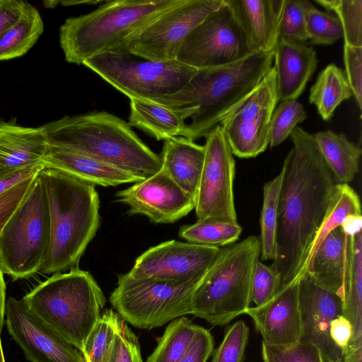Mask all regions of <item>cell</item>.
I'll return each instance as SVG.
<instances>
[{"instance_id": "48", "label": "cell", "mask_w": 362, "mask_h": 362, "mask_svg": "<svg viewBox=\"0 0 362 362\" xmlns=\"http://www.w3.org/2000/svg\"><path fill=\"white\" fill-rule=\"evenodd\" d=\"M352 334V325L344 315H338L331 322L330 337L334 344L343 351V354L351 341Z\"/></svg>"}, {"instance_id": "25", "label": "cell", "mask_w": 362, "mask_h": 362, "mask_svg": "<svg viewBox=\"0 0 362 362\" xmlns=\"http://www.w3.org/2000/svg\"><path fill=\"white\" fill-rule=\"evenodd\" d=\"M49 141L43 126L25 127L0 121V165L21 168L43 163Z\"/></svg>"}, {"instance_id": "42", "label": "cell", "mask_w": 362, "mask_h": 362, "mask_svg": "<svg viewBox=\"0 0 362 362\" xmlns=\"http://www.w3.org/2000/svg\"><path fill=\"white\" fill-rule=\"evenodd\" d=\"M107 362H143L138 338L121 317Z\"/></svg>"}, {"instance_id": "32", "label": "cell", "mask_w": 362, "mask_h": 362, "mask_svg": "<svg viewBox=\"0 0 362 362\" xmlns=\"http://www.w3.org/2000/svg\"><path fill=\"white\" fill-rule=\"evenodd\" d=\"M187 317H177L167 326L158 345L146 362H178L189 347L197 331Z\"/></svg>"}, {"instance_id": "5", "label": "cell", "mask_w": 362, "mask_h": 362, "mask_svg": "<svg viewBox=\"0 0 362 362\" xmlns=\"http://www.w3.org/2000/svg\"><path fill=\"white\" fill-rule=\"evenodd\" d=\"M182 0H116L71 17L59 28V43L69 63L83 64L109 52Z\"/></svg>"}, {"instance_id": "20", "label": "cell", "mask_w": 362, "mask_h": 362, "mask_svg": "<svg viewBox=\"0 0 362 362\" xmlns=\"http://www.w3.org/2000/svg\"><path fill=\"white\" fill-rule=\"evenodd\" d=\"M279 100H297L315 71L318 63L313 47L279 37L274 50Z\"/></svg>"}, {"instance_id": "37", "label": "cell", "mask_w": 362, "mask_h": 362, "mask_svg": "<svg viewBox=\"0 0 362 362\" xmlns=\"http://www.w3.org/2000/svg\"><path fill=\"white\" fill-rule=\"evenodd\" d=\"M305 18L310 45H330L343 38V29L339 18L318 9L310 1Z\"/></svg>"}, {"instance_id": "11", "label": "cell", "mask_w": 362, "mask_h": 362, "mask_svg": "<svg viewBox=\"0 0 362 362\" xmlns=\"http://www.w3.org/2000/svg\"><path fill=\"white\" fill-rule=\"evenodd\" d=\"M223 0H182L109 52H130L158 62L176 60L189 32Z\"/></svg>"}, {"instance_id": "49", "label": "cell", "mask_w": 362, "mask_h": 362, "mask_svg": "<svg viewBox=\"0 0 362 362\" xmlns=\"http://www.w3.org/2000/svg\"><path fill=\"white\" fill-rule=\"evenodd\" d=\"M27 2L0 0V36L21 16Z\"/></svg>"}, {"instance_id": "4", "label": "cell", "mask_w": 362, "mask_h": 362, "mask_svg": "<svg viewBox=\"0 0 362 362\" xmlns=\"http://www.w3.org/2000/svg\"><path fill=\"white\" fill-rule=\"evenodd\" d=\"M49 145L90 156L146 179L162 168L154 153L122 119L95 111L43 125Z\"/></svg>"}, {"instance_id": "17", "label": "cell", "mask_w": 362, "mask_h": 362, "mask_svg": "<svg viewBox=\"0 0 362 362\" xmlns=\"http://www.w3.org/2000/svg\"><path fill=\"white\" fill-rule=\"evenodd\" d=\"M129 206V214H141L156 223H172L195 207L194 198L182 189L162 168L156 174L115 194Z\"/></svg>"}, {"instance_id": "2", "label": "cell", "mask_w": 362, "mask_h": 362, "mask_svg": "<svg viewBox=\"0 0 362 362\" xmlns=\"http://www.w3.org/2000/svg\"><path fill=\"white\" fill-rule=\"evenodd\" d=\"M273 60L274 51L254 52L229 64L197 69L178 92L152 101L175 109H197L185 136L194 141L220 124L256 88Z\"/></svg>"}, {"instance_id": "3", "label": "cell", "mask_w": 362, "mask_h": 362, "mask_svg": "<svg viewBox=\"0 0 362 362\" xmlns=\"http://www.w3.org/2000/svg\"><path fill=\"white\" fill-rule=\"evenodd\" d=\"M45 187L49 241L39 272L55 274L78 267L100 223L95 186L60 170L44 167L38 174Z\"/></svg>"}, {"instance_id": "31", "label": "cell", "mask_w": 362, "mask_h": 362, "mask_svg": "<svg viewBox=\"0 0 362 362\" xmlns=\"http://www.w3.org/2000/svg\"><path fill=\"white\" fill-rule=\"evenodd\" d=\"M361 215V202L358 194L349 184H337L329 209L309 251L303 276L313 255L326 236L335 228L341 226L349 218Z\"/></svg>"}, {"instance_id": "39", "label": "cell", "mask_w": 362, "mask_h": 362, "mask_svg": "<svg viewBox=\"0 0 362 362\" xmlns=\"http://www.w3.org/2000/svg\"><path fill=\"white\" fill-rule=\"evenodd\" d=\"M264 362H325L320 350L311 342L299 341L288 346L262 343Z\"/></svg>"}, {"instance_id": "9", "label": "cell", "mask_w": 362, "mask_h": 362, "mask_svg": "<svg viewBox=\"0 0 362 362\" xmlns=\"http://www.w3.org/2000/svg\"><path fill=\"white\" fill-rule=\"evenodd\" d=\"M201 281L135 279L121 274L110 301L126 322L151 329L192 314V296Z\"/></svg>"}, {"instance_id": "44", "label": "cell", "mask_w": 362, "mask_h": 362, "mask_svg": "<svg viewBox=\"0 0 362 362\" xmlns=\"http://www.w3.org/2000/svg\"><path fill=\"white\" fill-rule=\"evenodd\" d=\"M345 75L360 110L362 108V47L344 45Z\"/></svg>"}, {"instance_id": "10", "label": "cell", "mask_w": 362, "mask_h": 362, "mask_svg": "<svg viewBox=\"0 0 362 362\" xmlns=\"http://www.w3.org/2000/svg\"><path fill=\"white\" fill-rule=\"evenodd\" d=\"M83 65L129 99L149 100L178 92L197 70L177 60L153 61L130 52L102 53Z\"/></svg>"}, {"instance_id": "1", "label": "cell", "mask_w": 362, "mask_h": 362, "mask_svg": "<svg viewBox=\"0 0 362 362\" xmlns=\"http://www.w3.org/2000/svg\"><path fill=\"white\" fill-rule=\"evenodd\" d=\"M293 147L284 159L270 266L282 288L300 279L314 238L332 202L337 187L313 134L296 127Z\"/></svg>"}, {"instance_id": "51", "label": "cell", "mask_w": 362, "mask_h": 362, "mask_svg": "<svg viewBox=\"0 0 362 362\" xmlns=\"http://www.w3.org/2000/svg\"><path fill=\"white\" fill-rule=\"evenodd\" d=\"M102 2V1H95V0H88V1H66L64 2V5H71V4H97Z\"/></svg>"}, {"instance_id": "13", "label": "cell", "mask_w": 362, "mask_h": 362, "mask_svg": "<svg viewBox=\"0 0 362 362\" xmlns=\"http://www.w3.org/2000/svg\"><path fill=\"white\" fill-rule=\"evenodd\" d=\"M203 168L195 197L197 221L236 222L233 182L235 163L220 124L205 136Z\"/></svg>"}, {"instance_id": "7", "label": "cell", "mask_w": 362, "mask_h": 362, "mask_svg": "<svg viewBox=\"0 0 362 362\" xmlns=\"http://www.w3.org/2000/svg\"><path fill=\"white\" fill-rule=\"evenodd\" d=\"M259 257L256 235L221 247L193 294L192 314L213 325H226L245 314L252 303V279Z\"/></svg>"}, {"instance_id": "23", "label": "cell", "mask_w": 362, "mask_h": 362, "mask_svg": "<svg viewBox=\"0 0 362 362\" xmlns=\"http://www.w3.org/2000/svg\"><path fill=\"white\" fill-rule=\"evenodd\" d=\"M349 234V260L344 285L343 313L353 327L344 362H362V228Z\"/></svg>"}, {"instance_id": "45", "label": "cell", "mask_w": 362, "mask_h": 362, "mask_svg": "<svg viewBox=\"0 0 362 362\" xmlns=\"http://www.w3.org/2000/svg\"><path fill=\"white\" fill-rule=\"evenodd\" d=\"M37 175L27 178L0 194V233L30 190Z\"/></svg>"}, {"instance_id": "50", "label": "cell", "mask_w": 362, "mask_h": 362, "mask_svg": "<svg viewBox=\"0 0 362 362\" xmlns=\"http://www.w3.org/2000/svg\"><path fill=\"white\" fill-rule=\"evenodd\" d=\"M3 274L4 273L0 267V337L4 321V310L6 304V285Z\"/></svg>"}, {"instance_id": "34", "label": "cell", "mask_w": 362, "mask_h": 362, "mask_svg": "<svg viewBox=\"0 0 362 362\" xmlns=\"http://www.w3.org/2000/svg\"><path fill=\"white\" fill-rule=\"evenodd\" d=\"M242 230L238 221L207 219L182 226L179 235L190 243L221 247L235 243Z\"/></svg>"}, {"instance_id": "15", "label": "cell", "mask_w": 362, "mask_h": 362, "mask_svg": "<svg viewBox=\"0 0 362 362\" xmlns=\"http://www.w3.org/2000/svg\"><path fill=\"white\" fill-rule=\"evenodd\" d=\"M219 249L175 240L166 241L142 253L128 273L135 279L201 281Z\"/></svg>"}, {"instance_id": "30", "label": "cell", "mask_w": 362, "mask_h": 362, "mask_svg": "<svg viewBox=\"0 0 362 362\" xmlns=\"http://www.w3.org/2000/svg\"><path fill=\"white\" fill-rule=\"evenodd\" d=\"M43 29L40 13L26 3L20 18L0 36V61L25 54L35 44Z\"/></svg>"}, {"instance_id": "38", "label": "cell", "mask_w": 362, "mask_h": 362, "mask_svg": "<svg viewBox=\"0 0 362 362\" xmlns=\"http://www.w3.org/2000/svg\"><path fill=\"white\" fill-rule=\"evenodd\" d=\"M307 117L303 105L297 100H282L275 107L270 123L269 145L275 147L284 142Z\"/></svg>"}, {"instance_id": "18", "label": "cell", "mask_w": 362, "mask_h": 362, "mask_svg": "<svg viewBox=\"0 0 362 362\" xmlns=\"http://www.w3.org/2000/svg\"><path fill=\"white\" fill-rule=\"evenodd\" d=\"M303 332L300 341L313 344L325 362H344L343 351L329 335L331 322L343 313L341 297L313 282L305 274L299 281Z\"/></svg>"}, {"instance_id": "43", "label": "cell", "mask_w": 362, "mask_h": 362, "mask_svg": "<svg viewBox=\"0 0 362 362\" xmlns=\"http://www.w3.org/2000/svg\"><path fill=\"white\" fill-rule=\"evenodd\" d=\"M281 287L279 274L259 259L252 279L251 302L255 307L260 306L272 299Z\"/></svg>"}, {"instance_id": "12", "label": "cell", "mask_w": 362, "mask_h": 362, "mask_svg": "<svg viewBox=\"0 0 362 362\" xmlns=\"http://www.w3.org/2000/svg\"><path fill=\"white\" fill-rule=\"evenodd\" d=\"M226 0L194 27L185 39L176 57L192 68L221 66L254 52Z\"/></svg>"}, {"instance_id": "29", "label": "cell", "mask_w": 362, "mask_h": 362, "mask_svg": "<svg viewBox=\"0 0 362 362\" xmlns=\"http://www.w3.org/2000/svg\"><path fill=\"white\" fill-rule=\"evenodd\" d=\"M352 96L344 71L330 64L320 71L310 88L309 102L315 105L323 120L329 121L337 107Z\"/></svg>"}, {"instance_id": "6", "label": "cell", "mask_w": 362, "mask_h": 362, "mask_svg": "<svg viewBox=\"0 0 362 362\" xmlns=\"http://www.w3.org/2000/svg\"><path fill=\"white\" fill-rule=\"evenodd\" d=\"M23 300L34 314L80 351L106 303L91 274L78 267L54 274Z\"/></svg>"}, {"instance_id": "8", "label": "cell", "mask_w": 362, "mask_h": 362, "mask_svg": "<svg viewBox=\"0 0 362 362\" xmlns=\"http://www.w3.org/2000/svg\"><path fill=\"white\" fill-rule=\"evenodd\" d=\"M49 231L46 193L37 175L30 190L0 233L3 273L17 280L39 272L47 252Z\"/></svg>"}, {"instance_id": "21", "label": "cell", "mask_w": 362, "mask_h": 362, "mask_svg": "<svg viewBox=\"0 0 362 362\" xmlns=\"http://www.w3.org/2000/svg\"><path fill=\"white\" fill-rule=\"evenodd\" d=\"M43 164L45 167L60 170L94 186L115 187L144 180L115 165L62 146L49 145Z\"/></svg>"}, {"instance_id": "27", "label": "cell", "mask_w": 362, "mask_h": 362, "mask_svg": "<svg viewBox=\"0 0 362 362\" xmlns=\"http://www.w3.org/2000/svg\"><path fill=\"white\" fill-rule=\"evenodd\" d=\"M204 146L184 136L164 140L162 168L170 178L194 199L203 168Z\"/></svg>"}, {"instance_id": "40", "label": "cell", "mask_w": 362, "mask_h": 362, "mask_svg": "<svg viewBox=\"0 0 362 362\" xmlns=\"http://www.w3.org/2000/svg\"><path fill=\"white\" fill-rule=\"evenodd\" d=\"M308 0H285L279 24V37L304 44L308 40L305 11Z\"/></svg>"}, {"instance_id": "24", "label": "cell", "mask_w": 362, "mask_h": 362, "mask_svg": "<svg viewBox=\"0 0 362 362\" xmlns=\"http://www.w3.org/2000/svg\"><path fill=\"white\" fill-rule=\"evenodd\" d=\"M348 260L349 234L340 226L323 240L305 274L317 285L339 295L343 301Z\"/></svg>"}, {"instance_id": "19", "label": "cell", "mask_w": 362, "mask_h": 362, "mask_svg": "<svg viewBox=\"0 0 362 362\" xmlns=\"http://www.w3.org/2000/svg\"><path fill=\"white\" fill-rule=\"evenodd\" d=\"M300 279L281 288L266 303L250 307L246 311L245 314L253 320L264 343L281 346L300 340L303 325L299 300Z\"/></svg>"}, {"instance_id": "35", "label": "cell", "mask_w": 362, "mask_h": 362, "mask_svg": "<svg viewBox=\"0 0 362 362\" xmlns=\"http://www.w3.org/2000/svg\"><path fill=\"white\" fill-rule=\"evenodd\" d=\"M119 317L112 309L102 314L81 350L84 362H107Z\"/></svg>"}, {"instance_id": "28", "label": "cell", "mask_w": 362, "mask_h": 362, "mask_svg": "<svg viewBox=\"0 0 362 362\" xmlns=\"http://www.w3.org/2000/svg\"><path fill=\"white\" fill-rule=\"evenodd\" d=\"M337 184H348L358 172L361 149L344 134L330 130L313 134Z\"/></svg>"}, {"instance_id": "47", "label": "cell", "mask_w": 362, "mask_h": 362, "mask_svg": "<svg viewBox=\"0 0 362 362\" xmlns=\"http://www.w3.org/2000/svg\"><path fill=\"white\" fill-rule=\"evenodd\" d=\"M44 167L43 163L21 168L0 165V194L25 179L37 175Z\"/></svg>"}, {"instance_id": "52", "label": "cell", "mask_w": 362, "mask_h": 362, "mask_svg": "<svg viewBox=\"0 0 362 362\" xmlns=\"http://www.w3.org/2000/svg\"><path fill=\"white\" fill-rule=\"evenodd\" d=\"M0 362H6L3 349H2V346H1V337H0Z\"/></svg>"}, {"instance_id": "16", "label": "cell", "mask_w": 362, "mask_h": 362, "mask_svg": "<svg viewBox=\"0 0 362 362\" xmlns=\"http://www.w3.org/2000/svg\"><path fill=\"white\" fill-rule=\"evenodd\" d=\"M4 317L13 339L31 362H84L79 350L51 328L22 299L6 300Z\"/></svg>"}, {"instance_id": "26", "label": "cell", "mask_w": 362, "mask_h": 362, "mask_svg": "<svg viewBox=\"0 0 362 362\" xmlns=\"http://www.w3.org/2000/svg\"><path fill=\"white\" fill-rule=\"evenodd\" d=\"M196 109H175L152 100L130 98L128 124L158 141L184 136L187 124Z\"/></svg>"}, {"instance_id": "33", "label": "cell", "mask_w": 362, "mask_h": 362, "mask_svg": "<svg viewBox=\"0 0 362 362\" xmlns=\"http://www.w3.org/2000/svg\"><path fill=\"white\" fill-rule=\"evenodd\" d=\"M284 170L263 187V204L260 216V257L262 261L273 260L275 255L278 205Z\"/></svg>"}, {"instance_id": "36", "label": "cell", "mask_w": 362, "mask_h": 362, "mask_svg": "<svg viewBox=\"0 0 362 362\" xmlns=\"http://www.w3.org/2000/svg\"><path fill=\"white\" fill-rule=\"evenodd\" d=\"M328 12L334 11L342 29L344 45L362 47L361 0H315Z\"/></svg>"}, {"instance_id": "46", "label": "cell", "mask_w": 362, "mask_h": 362, "mask_svg": "<svg viewBox=\"0 0 362 362\" xmlns=\"http://www.w3.org/2000/svg\"><path fill=\"white\" fill-rule=\"evenodd\" d=\"M214 351V338L210 332L198 325L195 334L178 362H206Z\"/></svg>"}, {"instance_id": "22", "label": "cell", "mask_w": 362, "mask_h": 362, "mask_svg": "<svg viewBox=\"0 0 362 362\" xmlns=\"http://www.w3.org/2000/svg\"><path fill=\"white\" fill-rule=\"evenodd\" d=\"M226 1L254 51H274L285 0Z\"/></svg>"}, {"instance_id": "14", "label": "cell", "mask_w": 362, "mask_h": 362, "mask_svg": "<svg viewBox=\"0 0 362 362\" xmlns=\"http://www.w3.org/2000/svg\"><path fill=\"white\" fill-rule=\"evenodd\" d=\"M279 100L272 66L256 88L220 123L233 155L254 158L267 149L271 119Z\"/></svg>"}, {"instance_id": "41", "label": "cell", "mask_w": 362, "mask_h": 362, "mask_svg": "<svg viewBox=\"0 0 362 362\" xmlns=\"http://www.w3.org/2000/svg\"><path fill=\"white\" fill-rule=\"evenodd\" d=\"M249 328L240 320L226 331L223 341L214 351L211 362H243L249 339Z\"/></svg>"}]
</instances>
